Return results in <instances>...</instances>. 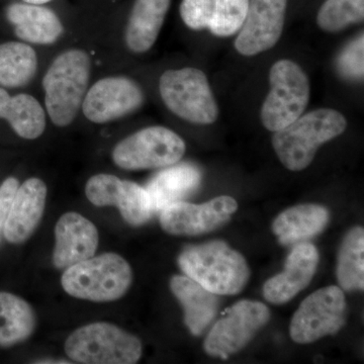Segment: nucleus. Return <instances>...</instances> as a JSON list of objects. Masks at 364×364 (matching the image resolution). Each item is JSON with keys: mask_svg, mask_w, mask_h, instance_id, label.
Here are the masks:
<instances>
[{"mask_svg": "<svg viewBox=\"0 0 364 364\" xmlns=\"http://www.w3.org/2000/svg\"><path fill=\"white\" fill-rule=\"evenodd\" d=\"M186 277L218 296H234L247 284L250 269L241 253L223 241L189 246L178 257Z\"/></svg>", "mask_w": 364, "mask_h": 364, "instance_id": "f257e3e1", "label": "nucleus"}, {"mask_svg": "<svg viewBox=\"0 0 364 364\" xmlns=\"http://www.w3.org/2000/svg\"><path fill=\"white\" fill-rule=\"evenodd\" d=\"M346 127V119L341 112L332 109H315L274 132L273 149L286 168L301 171L313 162L318 148L342 135Z\"/></svg>", "mask_w": 364, "mask_h": 364, "instance_id": "f03ea898", "label": "nucleus"}, {"mask_svg": "<svg viewBox=\"0 0 364 364\" xmlns=\"http://www.w3.org/2000/svg\"><path fill=\"white\" fill-rule=\"evenodd\" d=\"M90 72V56L80 49L62 53L46 72V111L55 126L64 128L77 117L87 92Z\"/></svg>", "mask_w": 364, "mask_h": 364, "instance_id": "7ed1b4c3", "label": "nucleus"}, {"mask_svg": "<svg viewBox=\"0 0 364 364\" xmlns=\"http://www.w3.org/2000/svg\"><path fill=\"white\" fill-rule=\"evenodd\" d=\"M133 272L128 261L105 253L67 268L61 279L64 291L74 298L107 303L121 299L130 289Z\"/></svg>", "mask_w": 364, "mask_h": 364, "instance_id": "20e7f679", "label": "nucleus"}, {"mask_svg": "<svg viewBox=\"0 0 364 364\" xmlns=\"http://www.w3.org/2000/svg\"><path fill=\"white\" fill-rule=\"evenodd\" d=\"M65 352L77 363L134 364L142 356V343L116 325L97 322L72 333L66 340Z\"/></svg>", "mask_w": 364, "mask_h": 364, "instance_id": "39448f33", "label": "nucleus"}, {"mask_svg": "<svg viewBox=\"0 0 364 364\" xmlns=\"http://www.w3.org/2000/svg\"><path fill=\"white\" fill-rule=\"evenodd\" d=\"M269 82V93L261 107L260 117L268 131L277 132L305 112L310 102V80L298 64L282 59L270 68Z\"/></svg>", "mask_w": 364, "mask_h": 364, "instance_id": "423d86ee", "label": "nucleus"}, {"mask_svg": "<svg viewBox=\"0 0 364 364\" xmlns=\"http://www.w3.org/2000/svg\"><path fill=\"white\" fill-rule=\"evenodd\" d=\"M163 102L177 117L196 124H210L219 107L205 74L193 67L167 70L159 79Z\"/></svg>", "mask_w": 364, "mask_h": 364, "instance_id": "0eeeda50", "label": "nucleus"}, {"mask_svg": "<svg viewBox=\"0 0 364 364\" xmlns=\"http://www.w3.org/2000/svg\"><path fill=\"white\" fill-rule=\"evenodd\" d=\"M186 153V143L176 132L161 126L148 127L127 136L112 150L119 168L143 170L176 164Z\"/></svg>", "mask_w": 364, "mask_h": 364, "instance_id": "6e6552de", "label": "nucleus"}, {"mask_svg": "<svg viewBox=\"0 0 364 364\" xmlns=\"http://www.w3.org/2000/svg\"><path fill=\"white\" fill-rule=\"evenodd\" d=\"M346 299L336 286L318 289L294 313L289 333L299 344L313 343L339 331L345 324Z\"/></svg>", "mask_w": 364, "mask_h": 364, "instance_id": "1a4fd4ad", "label": "nucleus"}, {"mask_svg": "<svg viewBox=\"0 0 364 364\" xmlns=\"http://www.w3.org/2000/svg\"><path fill=\"white\" fill-rule=\"evenodd\" d=\"M270 311L260 301L243 299L228 309L205 340V350L213 358H228L243 349L267 324Z\"/></svg>", "mask_w": 364, "mask_h": 364, "instance_id": "9d476101", "label": "nucleus"}, {"mask_svg": "<svg viewBox=\"0 0 364 364\" xmlns=\"http://www.w3.org/2000/svg\"><path fill=\"white\" fill-rule=\"evenodd\" d=\"M85 195L97 207L119 208L124 221L132 226H142L155 214L146 188L112 174L90 177L85 186Z\"/></svg>", "mask_w": 364, "mask_h": 364, "instance_id": "9b49d317", "label": "nucleus"}, {"mask_svg": "<svg viewBox=\"0 0 364 364\" xmlns=\"http://www.w3.org/2000/svg\"><path fill=\"white\" fill-rule=\"evenodd\" d=\"M144 100L143 90L136 81L124 76H109L91 86L81 109L88 121L105 124L136 112Z\"/></svg>", "mask_w": 364, "mask_h": 364, "instance_id": "f8f14e48", "label": "nucleus"}, {"mask_svg": "<svg viewBox=\"0 0 364 364\" xmlns=\"http://www.w3.org/2000/svg\"><path fill=\"white\" fill-rule=\"evenodd\" d=\"M238 203L231 196L213 198L202 205L178 202L165 208L160 225L166 233L176 236H198L214 231L231 219Z\"/></svg>", "mask_w": 364, "mask_h": 364, "instance_id": "ddd939ff", "label": "nucleus"}, {"mask_svg": "<svg viewBox=\"0 0 364 364\" xmlns=\"http://www.w3.org/2000/svg\"><path fill=\"white\" fill-rule=\"evenodd\" d=\"M287 0H249L245 21L235 41L243 56H255L279 42L286 21Z\"/></svg>", "mask_w": 364, "mask_h": 364, "instance_id": "4468645a", "label": "nucleus"}, {"mask_svg": "<svg viewBox=\"0 0 364 364\" xmlns=\"http://www.w3.org/2000/svg\"><path fill=\"white\" fill-rule=\"evenodd\" d=\"M318 259V249L313 244H296L287 258L282 272L268 279L263 286L264 299L274 305L291 301L312 282Z\"/></svg>", "mask_w": 364, "mask_h": 364, "instance_id": "2eb2a0df", "label": "nucleus"}, {"mask_svg": "<svg viewBox=\"0 0 364 364\" xmlns=\"http://www.w3.org/2000/svg\"><path fill=\"white\" fill-rule=\"evenodd\" d=\"M55 239L53 262L58 269H67L92 257L100 242L95 225L78 213H67L60 218Z\"/></svg>", "mask_w": 364, "mask_h": 364, "instance_id": "dca6fc26", "label": "nucleus"}, {"mask_svg": "<svg viewBox=\"0 0 364 364\" xmlns=\"http://www.w3.org/2000/svg\"><path fill=\"white\" fill-rule=\"evenodd\" d=\"M47 193L45 182L36 177L18 186L4 226V236L9 243H23L32 236L44 214Z\"/></svg>", "mask_w": 364, "mask_h": 364, "instance_id": "f3484780", "label": "nucleus"}, {"mask_svg": "<svg viewBox=\"0 0 364 364\" xmlns=\"http://www.w3.org/2000/svg\"><path fill=\"white\" fill-rule=\"evenodd\" d=\"M6 18L16 37L31 44H54L63 33L58 16L47 7L13 4L6 9Z\"/></svg>", "mask_w": 364, "mask_h": 364, "instance_id": "a211bd4d", "label": "nucleus"}, {"mask_svg": "<svg viewBox=\"0 0 364 364\" xmlns=\"http://www.w3.org/2000/svg\"><path fill=\"white\" fill-rule=\"evenodd\" d=\"M170 289L184 311V322L196 336L202 335L210 324L220 306L218 294L208 291L186 275H174Z\"/></svg>", "mask_w": 364, "mask_h": 364, "instance_id": "6ab92c4d", "label": "nucleus"}, {"mask_svg": "<svg viewBox=\"0 0 364 364\" xmlns=\"http://www.w3.org/2000/svg\"><path fill=\"white\" fill-rule=\"evenodd\" d=\"M329 220L327 208L306 203L282 212L273 222L272 231L282 245H296L322 233Z\"/></svg>", "mask_w": 364, "mask_h": 364, "instance_id": "aec40b11", "label": "nucleus"}, {"mask_svg": "<svg viewBox=\"0 0 364 364\" xmlns=\"http://www.w3.org/2000/svg\"><path fill=\"white\" fill-rule=\"evenodd\" d=\"M171 0H136L127 23L124 40L131 52L149 51L158 39Z\"/></svg>", "mask_w": 364, "mask_h": 364, "instance_id": "412c9836", "label": "nucleus"}, {"mask_svg": "<svg viewBox=\"0 0 364 364\" xmlns=\"http://www.w3.org/2000/svg\"><path fill=\"white\" fill-rule=\"evenodd\" d=\"M200 181V169L188 163L160 172L146 188L154 213H161L172 203L182 202L198 189Z\"/></svg>", "mask_w": 364, "mask_h": 364, "instance_id": "4be33fe9", "label": "nucleus"}, {"mask_svg": "<svg viewBox=\"0 0 364 364\" xmlns=\"http://www.w3.org/2000/svg\"><path fill=\"white\" fill-rule=\"evenodd\" d=\"M0 119L26 140L39 138L46 129L45 109L37 98L26 93L11 95L4 87H0Z\"/></svg>", "mask_w": 364, "mask_h": 364, "instance_id": "5701e85b", "label": "nucleus"}, {"mask_svg": "<svg viewBox=\"0 0 364 364\" xmlns=\"http://www.w3.org/2000/svg\"><path fill=\"white\" fill-rule=\"evenodd\" d=\"M35 328L36 315L30 304L16 294L0 293V346L25 341Z\"/></svg>", "mask_w": 364, "mask_h": 364, "instance_id": "b1692460", "label": "nucleus"}, {"mask_svg": "<svg viewBox=\"0 0 364 364\" xmlns=\"http://www.w3.org/2000/svg\"><path fill=\"white\" fill-rule=\"evenodd\" d=\"M38 56L30 45L6 42L0 45V86L18 88L28 85L35 77Z\"/></svg>", "mask_w": 364, "mask_h": 364, "instance_id": "393cba45", "label": "nucleus"}, {"mask_svg": "<svg viewBox=\"0 0 364 364\" xmlns=\"http://www.w3.org/2000/svg\"><path fill=\"white\" fill-rule=\"evenodd\" d=\"M363 228L355 227L345 236L338 254L337 279L343 291H363Z\"/></svg>", "mask_w": 364, "mask_h": 364, "instance_id": "a878e982", "label": "nucleus"}, {"mask_svg": "<svg viewBox=\"0 0 364 364\" xmlns=\"http://www.w3.org/2000/svg\"><path fill=\"white\" fill-rule=\"evenodd\" d=\"M363 18L364 0H326L318 9L317 23L324 32L336 33Z\"/></svg>", "mask_w": 364, "mask_h": 364, "instance_id": "bb28decb", "label": "nucleus"}, {"mask_svg": "<svg viewBox=\"0 0 364 364\" xmlns=\"http://www.w3.org/2000/svg\"><path fill=\"white\" fill-rule=\"evenodd\" d=\"M214 11L210 28L217 37H230L240 31L246 14L249 0H213Z\"/></svg>", "mask_w": 364, "mask_h": 364, "instance_id": "cd10ccee", "label": "nucleus"}, {"mask_svg": "<svg viewBox=\"0 0 364 364\" xmlns=\"http://www.w3.org/2000/svg\"><path fill=\"white\" fill-rule=\"evenodd\" d=\"M364 37L363 33L359 36L350 44L345 47L337 60V69L343 77L350 80H363L364 74L363 66Z\"/></svg>", "mask_w": 364, "mask_h": 364, "instance_id": "c85d7f7f", "label": "nucleus"}, {"mask_svg": "<svg viewBox=\"0 0 364 364\" xmlns=\"http://www.w3.org/2000/svg\"><path fill=\"white\" fill-rule=\"evenodd\" d=\"M213 0H182V21L191 30H203L210 26L213 18Z\"/></svg>", "mask_w": 364, "mask_h": 364, "instance_id": "c756f323", "label": "nucleus"}, {"mask_svg": "<svg viewBox=\"0 0 364 364\" xmlns=\"http://www.w3.org/2000/svg\"><path fill=\"white\" fill-rule=\"evenodd\" d=\"M18 186L16 177H9L0 186V241L4 236V226Z\"/></svg>", "mask_w": 364, "mask_h": 364, "instance_id": "7c9ffc66", "label": "nucleus"}, {"mask_svg": "<svg viewBox=\"0 0 364 364\" xmlns=\"http://www.w3.org/2000/svg\"><path fill=\"white\" fill-rule=\"evenodd\" d=\"M26 4H36V6H41V4H47V2L51 1V0H23Z\"/></svg>", "mask_w": 364, "mask_h": 364, "instance_id": "2f4dec72", "label": "nucleus"}]
</instances>
